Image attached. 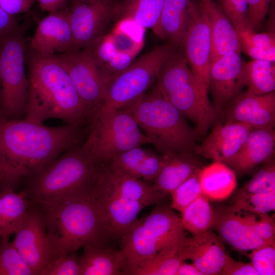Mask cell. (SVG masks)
<instances>
[{
    "label": "cell",
    "mask_w": 275,
    "mask_h": 275,
    "mask_svg": "<svg viewBox=\"0 0 275 275\" xmlns=\"http://www.w3.org/2000/svg\"><path fill=\"white\" fill-rule=\"evenodd\" d=\"M85 149L101 163L133 148L150 144L134 119L125 109L104 105L91 118Z\"/></svg>",
    "instance_id": "9c48e42d"
},
{
    "label": "cell",
    "mask_w": 275,
    "mask_h": 275,
    "mask_svg": "<svg viewBox=\"0 0 275 275\" xmlns=\"http://www.w3.org/2000/svg\"><path fill=\"white\" fill-rule=\"evenodd\" d=\"M218 5L237 33L252 30L249 20L248 0H218Z\"/></svg>",
    "instance_id": "f35d334b"
},
{
    "label": "cell",
    "mask_w": 275,
    "mask_h": 275,
    "mask_svg": "<svg viewBox=\"0 0 275 275\" xmlns=\"http://www.w3.org/2000/svg\"><path fill=\"white\" fill-rule=\"evenodd\" d=\"M182 47L191 71L208 90L212 49L210 30L204 12L193 0Z\"/></svg>",
    "instance_id": "9a60e30c"
},
{
    "label": "cell",
    "mask_w": 275,
    "mask_h": 275,
    "mask_svg": "<svg viewBox=\"0 0 275 275\" xmlns=\"http://www.w3.org/2000/svg\"><path fill=\"white\" fill-rule=\"evenodd\" d=\"M226 122H239L254 128H273L275 123V93L257 95L248 89L227 106Z\"/></svg>",
    "instance_id": "ac0fdd59"
},
{
    "label": "cell",
    "mask_w": 275,
    "mask_h": 275,
    "mask_svg": "<svg viewBox=\"0 0 275 275\" xmlns=\"http://www.w3.org/2000/svg\"><path fill=\"white\" fill-rule=\"evenodd\" d=\"M274 128H254L241 149L226 164L236 174L243 175L268 160L274 152Z\"/></svg>",
    "instance_id": "603a6c76"
},
{
    "label": "cell",
    "mask_w": 275,
    "mask_h": 275,
    "mask_svg": "<svg viewBox=\"0 0 275 275\" xmlns=\"http://www.w3.org/2000/svg\"><path fill=\"white\" fill-rule=\"evenodd\" d=\"M88 1H98V0H88Z\"/></svg>",
    "instance_id": "f5cc1de1"
},
{
    "label": "cell",
    "mask_w": 275,
    "mask_h": 275,
    "mask_svg": "<svg viewBox=\"0 0 275 275\" xmlns=\"http://www.w3.org/2000/svg\"><path fill=\"white\" fill-rule=\"evenodd\" d=\"M91 193L113 239L121 238L143 208L166 195L144 180L114 171L107 162L102 164Z\"/></svg>",
    "instance_id": "277c9868"
},
{
    "label": "cell",
    "mask_w": 275,
    "mask_h": 275,
    "mask_svg": "<svg viewBox=\"0 0 275 275\" xmlns=\"http://www.w3.org/2000/svg\"><path fill=\"white\" fill-rule=\"evenodd\" d=\"M245 255L259 275L275 274V245L265 244Z\"/></svg>",
    "instance_id": "60d3db41"
},
{
    "label": "cell",
    "mask_w": 275,
    "mask_h": 275,
    "mask_svg": "<svg viewBox=\"0 0 275 275\" xmlns=\"http://www.w3.org/2000/svg\"><path fill=\"white\" fill-rule=\"evenodd\" d=\"M19 30L14 16L8 14L0 7V39Z\"/></svg>",
    "instance_id": "c3c4849f"
},
{
    "label": "cell",
    "mask_w": 275,
    "mask_h": 275,
    "mask_svg": "<svg viewBox=\"0 0 275 275\" xmlns=\"http://www.w3.org/2000/svg\"><path fill=\"white\" fill-rule=\"evenodd\" d=\"M157 86L163 96L195 125L198 136L204 137L220 111L208 97V90L189 68L183 50L177 48L162 65Z\"/></svg>",
    "instance_id": "52a82bcc"
},
{
    "label": "cell",
    "mask_w": 275,
    "mask_h": 275,
    "mask_svg": "<svg viewBox=\"0 0 275 275\" xmlns=\"http://www.w3.org/2000/svg\"><path fill=\"white\" fill-rule=\"evenodd\" d=\"M30 51L24 118L38 123L57 119L78 126L89 122L90 115L56 56H43Z\"/></svg>",
    "instance_id": "7a4b0ae2"
},
{
    "label": "cell",
    "mask_w": 275,
    "mask_h": 275,
    "mask_svg": "<svg viewBox=\"0 0 275 275\" xmlns=\"http://www.w3.org/2000/svg\"><path fill=\"white\" fill-rule=\"evenodd\" d=\"M0 275H34L9 238L0 239Z\"/></svg>",
    "instance_id": "e575fe53"
},
{
    "label": "cell",
    "mask_w": 275,
    "mask_h": 275,
    "mask_svg": "<svg viewBox=\"0 0 275 275\" xmlns=\"http://www.w3.org/2000/svg\"><path fill=\"white\" fill-rule=\"evenodd\" d=\"M169 155H162L136 147L114 156L107 163L114 171L144 181H153L167 162Z\"/></svg>",
    "instance_id": "44dd1931"
},
{
    "label": "cell",
    "mask_w": 275,
    "mask_h": 275,
    "mask_svg": "<svg viewBox=\"0 0 275 275\" xmlns=\"http://www.w3.org/2000/svg\"><path fill=\"white\" fill-rule=\"evenodd\" d=\"M91 191L52 204H37L45 218L51 260L87 244H106L113 240Z\"/></svg>",
    "instance_id": "3957f363"
},
{
    "label": "cell",
    "mask_w": 275,
    "mask_h": 275,
    "mask_svg": "<svg viewBox=\"0 0 275 275\" xmlns=\"http://www.w3.org/2000/svg\"><path fill=\"white\" fill-rule=\"evenodd\" d=\"M165 0H122L115 5L114 18L128 19L155 32Z\"/></svg>",
    "instance_id": "f1b7e54d"
},
{
    "label": "cell",
    "mask_w": 275,
    "mask_h": 275,
    "mask_svg": "<svg viewBox=\"0 0 275 275\" xmlns=\"http://www.w3.org/2000/svg\"><path fill=\"white\" fill-rule=\"evenodd\" d=\"M14 246L32 270L41 275L51 258L44 215L39 206L31 202L23 221L15 232Z\"/></svg>",
    "instance_id": "5bb4252c"
},
{
    "label": "cell",
    "mask_w": 275,
    "mask_h": 275,
    "mask_svg": "<svg viewBox=\"0 0 275 275\" xmlns=\"http://www.w3.org/2000/svg\"><path fill=\"white\" fill-rule=\"evenodd\" d=\"M231 207L246 213L261 214L274 211L275 191L236 197Z\"/></svg>",
    "instance_id": "74e56055"
},
{
    "label": "cell",
    "mask_w": 275,
    "mask_h": 275,
    "mask_svg": "<svg viewBox=\"0 0 275 275\" xmlns=\"http://www.w3.org/2000/svg\"><path fill=\"white\" fill-rule=\"evenodd\" d=\"M212 227L217 231L221 240L233 250L244 255L260 246L269 244L230 207L214 211Z\"/></svg>",
    "instance_id": "ffe728a7"
},
{
    "label": "cell",
    "mask_w": 275,
    "mask_h": 275,
    "mask_svg": "<svg viewBox=\"0 0 275 275\" xmlns=\"http://www.w3.org/2000/svg\"><path fill=\"white\" fill-rule=\"evenodd\" d=\"M254 127L239 122H218L198 146L197 153L213 161L227 163L242 147Z\"/></svg>",
    "instance_id": "d6986e66"
},
{
    "label": "cell",
    "mask_w": 275,
    "mask_h": 275,
    "mask_svg": "<svg viewBox=\"0 0 275 275\" xmlns=\"http://www.w3.org/2000/svg\"><path fill=\"white\" fill-rule=\"evenodd\" d=\"M210 30L211 61L233 52L241 53V43L237 32L217 3L213 1L199 3Z\"/></svg>",
    "instance_id": "cb8c5ba5"
},
{
    "label": "cell",
    "mask_w": 275,
    "mask_h": 275,
    "mask_svg": "<svg viewBox=\"0 0 275 275\" xmlns=\"http://www.w3.org/2000/svg\"><path fill=\"white\" fill-rule=\"evenodd\" d=\"M212 0H199L200 3H207L211 2Z\"/></svg>",
    "instance_id": "816d5d0a"
},
{
    "label": "cell",
    "mask_w": 275,
    "mask_h": 275,
    "mask_svg": "<svg viewBox=\"0 0 275 275\" xmlns=\"http://www.w3.org/2000/svg\"><path fill=\"white\" fill-rule=\"evenodd\" d=\"M154 84L142 97L123 109L131 114L159 154L197 153L195 129Z\"/></svg>",
    "instance_id": "8992f818"
},
{
    "label": "cell",
    "mask_w": 275,
    "mask_h": 275,
    "mask_svg": "<svg viewBox=\"0 0 275 275\" xmlns=\"http://www.w3.org/2000/svg\"><path fill=\"white\" fill-rule=\"evenodd\" d=\"M241 51H244L253 60H263L274 62V47H256L249 45H241Z\"/></svg>",
    "instance_id": "bcb514c9"
},
{
    "label": "cell",
    "mask_w": 275,
    "mask_h": 275,
    "mask_svg": "<svg viewBox=\"0 0 275 275\" xmlns=\"http://www.w3.org/2000/svg\"><path fill=\"white\" fill-rule=\"evenodd\" d=\"M273 0H248L250 26L253 30L263 24Z\"/></svg>",
    "instance_id": "ee69618b"
},
{
    "label": "cell",
    "mask_w": 275,
    "mask_h": 275,
    "mask_svg": "<svg viewBox=\"0 0 275 275\" xmlns=\"http://www.w3.org/2000/svg\"><path fill=\"white\" fill-rule=\"evenodd\" d=\"M80 257V275H119L126 258L121 250L106 244H89L84 247Z\"/></svg>",
    "instance_id": "d4e9b609"
},
{
    "label": "cell",
    "mask_w": 275,
    "mask_h": 275,
    "mask_svg": "<svg viewBox=\"0 0 275 275\" xmlns=\"http://www.w3.org/2000/svg\"><path fill=\"white\" fill-rule=\"evenodd\" d=\"M200 168L201 162L193 154H169L167 162L153 180V186L165 194H170Z\"/></svg>",
    "instance_id": "4316f807"
},
{
    "label": "cell",
    "mask_w": 275,
    "mask_h": 275,
    "mask_svg": "<svg viewBox=\"0 0 275 275\" xmlns=\"http://www.w3.org/2000/svg\"><path fill=\"white\" fill-rule=\"evenodd\" d=\"M73 48L67 9H60L42 18L30 41V50L43 56L61 54Z\"/></svg>",
    "instance_id": "e0dca14e"
},
{
    "label": "cell",
    "mask_w": 275,
    "mask_h": 275,
    "mask_svg": "<svg viewBox=\"0 0 275 275\" xmlns=\"http://www.w3.org/2000/svg\"><path fill=\"white\" fill-rule=\"evenodd\" d=\"M80 257L77 252L52 259L41 275H80Z\"/></svg>",
    "instance_id": "b9f144b4"
},
{
    "label": "cell",
    "mask_w": 275,
    "mask_h": 275,
    "mask_svg": "<svg viewBox=\"0 0 275 275\" xmlns=\"http://www.w3.org/2000/svg\"><path fill=\"white\" fill-rule=\"evenodd\" d=\"M31 201L23 190L15 193L6 189L0 191V238L14 234L23 221Z\"/></svg>",
    "instance_id": "f546056e"
},
{
    "label": "cell",
    "mask_w": 275,
    "mask_h": 275,
    "mask_svg": "<svg viewBox=\"0 0 275 275\" xmlns=\"http://www.w3.org/2000/svg\"><path fill=\"white\" fill-rule=\"evenodd\" d=\"M115 5L110 0H76L67 9L74 48H91L114 18Z\"/></svg>",
    "instance_id": "4fadbf2b"
},
{
    "label": "cell",
    "mask_w": 275,
    "mask_h": 275,
    "mask_svg": "<svg viewBox=\"0 0 275 275\" xmlns=\"http://www.w3.org/2000/svg\"><path fill=\"white\" fill-rule=\"evenodd\" d=\"M36 0H0V7L8 14H16L27 12Z\"/></svg>",
    "instance_id": "7dc6e473"
},
{
    "label": "cell",
    "mask_w": 275,
    "mask_h": 275,
    "mask_svg": "<svg viewBox=\"0 0 275 275\" xmlns=\"http://www.w3.org/2000/svg\"><path fill=\"white\" fill-rule=\"evenodd\" d=\"M241 45L256 47H274V32L256 33L252 30H245L238 33Z\"/></svg>",
    "instance_id": "7bdbcfd3"
},
{
    "label": "cell",
    "mask_w": 275,
    "mask_h": 275,
    "mask_svg": "<svg viewBox=\"0 0 275 275\" xmlns=\"http://www.w3.org/2000/svg\"><path fill=\"white\" fill-rule=\"evenodd\" d=\"M191 0H165L154 32L162 39L181 47L190 19Z\"/></svg>",
    "instance_id": "484cf974"
},
{
    "label": "cell",
    "mask_w": 275,
    "mask_h": 275,
    "mask_svg": "<svg viewBox=\"0 0 275 275\" xmlns=\"http://www.w3.org/2000/svg\"><path fill=\"white\" fill-rule=\"evenodd\" d=\"M275 191V165L273 160L266 163L238 191L236 197Z\"/></svg>",
    "instance_id": "d590c367"
},
{
    "label": "cell",
    "mask_w": 275,
    "mask_h": 275,
    "mask_svg": "<svg viewBox=\"0 0 275 275\" xmlns=\"http://www.w3.org/2000/svg\"><path fill=\"white\" fill-rule=\"evenodd\" d=\"M56 56L91 118L104 104L106 87L91 48L71 49Z\"/></svg>",
    "instance_id": "7c38bea8"
},
{
    "label": "cell",
    "mask_w": 275,
    "mask_h": 275,
    "mask_svg": "<svg viewBox=\"0 0 275 275\" xmlns=\"http://www.w3.org/2000/svg\"><path fill=\"white\" fill-rule=\"evenodd\" d=\"M120 239L126 258L122 274L163 250L183 245L188 240L180 217L163 206H157L149 215L137 219Z\"/></svg>",
    "instance_id": "ba28073f"
},
{
    "label": "cell",
    "mask_w": 275,
    "mask_h": 275,
    "mask_svg": "<svg viewBox=\"0 0 275 275\" xmlns=\"http://www.w3.org/2000/svg\"><path fill=\"white\" fill-rule=\"evenodd\" d=\"M221 274L259 275L251 263L236 261L227 254Z\"/></svg>",
    "instance_id": "f6af8a7d"
},
{
    "label": "cell",
    "mask_w": 275,
    "mask_h": 275,
    "mask_svg": "<svg viewBox=\"0 0 275 275\" xmlns=\"http://www.w3.org/2000/svg\"><path fill=\"white\" fill-rule=\"evenodd\" d=\"M145 30L131 20L120 19L106 35L117 52L136 57L144 43Z\"/></svg>",
    "instance_id": "1f68e13d"
},
{
    "label": "cell",
    "mask_w": 275,
    "mask_h": 275,
    "mask_svg": "<svg viewBox=\"0 0 275 275\" xmlns=\"http://www.w3.org/2000/svg\"><path fill=\"white\" fill-rule=\"evenodd\" d=\"M246 64L237 52L211 61L208 91L213 105L220 112L246 86Z\"/></svg>",
    "instance_id": "2e32d148"
},
{
    "label": "cell",
    "mask_w": 275,
    "mask_h": 275,
    "mask_svg": "<svg viewBox=\"0 0 275 275\" xmlns=\"http://www.w3.org/2000/svg\"><path fill=\"white\" fill-rule=\"evenodd\" d=\"M200 169L197 170L188 178L170 193L172 199V208L181 212L203 194L199 180Z\"/></svg>",
    "instance_id": "8d00e7d4"
},
{
    "label": "cell",
    "mask_w": 275,
    "mask_h": 275,
    "mask_svg": "<svg viewBox=\"0 0 275 275\" xmlns=\"http://www.w3.org/2000/svg\"><path fill=\"white\" fill-rule=\"evenodd\" d=\"M1 238H0V239H1Z\"/></svg>",
    "instance_id": "db71d44e"
},
{
    "label": "cell",
    "mask_w": 275,
    "mask_h": 275,
    "mask_svg": "<svg viewBox=\"0 0 275 275\" xmlns=\"http://www.w3.org/2000/svg\"><path fill=\"white\" fill-rule=\"evenodd\" d=\"M230 207L231 208V206ZM232 209L242 216L264 241L268 244L275 245L274 223L268 213H246Z\"/></svg>",
    "instance_id": "ab89813d"
},
{
    "label": "cell",
    "mask_w": 275,
    "mask_h": 275,
    "mask_svg": "<svg viewBox=\"0 0 275 275\" xmlns=\"http://www.w3.org/2000/svg\"><path fill=\"white\" fill-rule=\"evenodd\" d=\"M199 180L203 194L213 201L226 199L237 186L235 171L226 163L218 161L201 168Z\"/></svg>",
    "instance_id": "83f0119b"
},
{
    "label": "cell",
    "mask_w": 275,
    "mask_h": 275,
    "mask_svg": "<svg viewBox=\"0 0 275 275\" xmlns=\"http://www.w3.org/2000/svg\"><path fill=\"white\" fill-rule=\"evenodd\" d=\"M177 48L169 42L135 60L107 85L103 105L123 109L135 103L154 84L162 65Z\"/></svg>",
    "instance_id": "8fae6325"
},
{
    "label": "cell",
    "mask_w": 275,
    "mask_h": 275,
    "mask_svg": "<svg viewBox=\"0 0 275 275\" xmlns=\"http://www.w3.org/2000/svg\"><path fill=\"white\" fill-rule=\"evenodd\" d=\"M246 86L257 95L274 92V62L252 60L246 63Z\"/></svg>",
    "instance_id": "836d02e7"
},
{
    "label": "cell",
    "mask_w": 275,
    "mask_h": 275,
    "mask_svg": "<svg viewBox=\"0 0 275 275\" xmlns=\"http://www.w3.org/2000/svg\"><path fill=\"white\" fill-rule=\"evenodd\" d=\"M26 48L20 30L0 39V110L8 119L25 117L29 88Z\"/></svg>",
    "instance_id": "30bf717a"
},
{
    "label": "cell",
    "mask_w": 275,
    "mask_h": 275,
    "mask_svg": "<svg viewBox=\"0 0 275 275\" xmlns=\"http://www.w3.org/2000/svg\"><path fill=\"white\" fill-rule=\"evenodd\" d=\"M68 0H36L44 12L52 13L56 12L64 5Z\"/></svg>",
    "instance_id": "681fc988"
},
{
    "label": "cell",
    "mask_w": 275,
    "mask_h": 275,
    "mask_svg": "<svg viewBox=\"0 0 275 275\" xmlns=\"http://www.w3.org/2000/svg\"><path fill=\"white\" fill-rule=\"evenodd\" d=\"M176 275H204L192 263H188L183 261L180 265Z\"/></svg>",
    "instance_id": "f907efd6"
},
{
    "label": "cell",
    "mask_w": 275,
    "mask_h": 275,
    "mask_svg": "<svg viewBox=\"0 0 275 275\" xmlns=\"http://www.w3.org/2000/svg\"><path fill=\"white\" fill-rule=\"evenodd\" d=\"M80 126L50 127L25 119L0 117V191L14 189L79 143Z\"/></svg>",
    "instance_id": "6da1fadb"
},
{
    "label": "cell",
    "mask_w": 275,
    "mask_h": 275,
    "mask_svg": "<svg viewBox=\"0 0 275 275\" xmlns=\"http://www.w3.org/2000/svg\"><path fill=\"white\" fill-rule=\"evenodd\" d=\"M103 163L79 143L70 147L37 174L25 179L23 189L37 205L52 204L93 189Z\"/></svg>",
    "instance_id": "5b68a950"
},
{
    "label": "cell",
    "mask_w": 275,
    "mask_h": 275,
    "mask_svg": "<svg viewBox=\"0 0 275 275\" xmlns=\"http://www.w3.org/2000/svg\"><path fill=\"white\" fill-rule=\"evenodd\" d=\"M181 221L184 229L193 235L203 233L212 227L214 210L209 200L203 194L188 205L181 212Z\"/></svg>",
    "instance_id": "d6a6232c"
},
{
    "label": "cell",
    "mask_w": 275,
    "mask_h": 275,
    "mask_svg": "<svg viewBox=\"0 0 275 275\" xmlns=\"http://www.w3.org/2000/svg\"><path fill=\"white\" fill-rule=\"evenodd\" d=\"M184 254L204 275H214L221 274L227 253L221 239L209 229L188 239Z\"/></svg>",
    "instance_id": "7402d4cb"
},
{
    "label": "cell",
    "mask_w": 275,
    "mask_h": 275,
    "mask_svg": "<svg viewBox=\"0 0 275 275\" xmlns=\"http://www.w3.org/2000/svg\"><path fill=\"white\" fill-rule=\"evenodd\" d=\"M187 241L184 245L163 250L126 269L122 274L176 275L181 262L186 261L184 248Z\"/></svg>",
    "instance_id": "4dcf8cb0"
}]
</instances>
